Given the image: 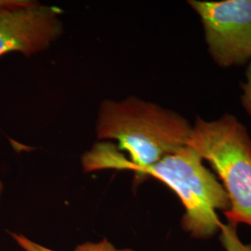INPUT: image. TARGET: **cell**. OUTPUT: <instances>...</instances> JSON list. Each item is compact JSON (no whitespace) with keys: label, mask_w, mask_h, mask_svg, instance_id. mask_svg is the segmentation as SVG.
I'll use <instances>...</instances> for the list:
<instances>
[{"label":"cell","mask_w":251,"mask_h":251,"mask_svg":"<svg viewBox=\"0 0 251 251\" xmlns=\"http://www.w3.org/2000/svg\"><path fill=\"white\" fill-rule=\"evenodd\" d=\"M11 237L15 240L24 251H55L41 246L27 238L21 233H10ZM74 251H133L129 249H117L107 239H102L99 242H86L78 245Z\"/></svg>","instance_id":"8992f818"},{"label":"cell","mask_w":251,"mask_h":251,"mask_svg":"<svg viewBox=\"0 0 251 251\" xmlns=\"http://www.w3.org/2000/svg\"><path fill=\"white\" fill-rule=\"evenodd\" d=\"M246 75H247V83L244 84L242 87L244 90L242 102L244 107L251 117V59Z\"/></svg>","instance_id":"ba28073f"},{"label":"cell","mask_w":251,"mask_h":251,"mask_svg":"<svg viewBox=\"0 0 251 251\" xmlns=\"http://www.w3.org/2000/svg\"><path fill=\"white\" fill-rule=\"evenodd\" d=\"M63 10L29 0H0V57L47 50L63 33Z\"/></svg>","instance_id":"277c9868"},{"label":"cell","mask_w":251,"mask_h":251,"mask_svg":"<svg viewBox=\"0 0 251 251\" xmlns=\"http://www.w3.org/2000/svg\"><path fill=\"white\" fill-rule=\"evenodd\" d=\"M235 225L222 224L220 229V240L225 251H251V244H244L240 240Z\"/></svg>","instance_id":"52a82bcc"},{"label":"cell","mask_w":251,"mask_h":251,"mask_svg":"<svg viewBox=\"0 0 251 251\" xmlns=\"http://www.w3.org/2000/svg\"><path fill=\"white\" fill-rule=\"evenodd\" d=\"M203 23L208 50L223 67L251 59V0L189 1Z\"/></svg>","instance_id":"5b68a950"},{"label":"cell","mask_w":251,"mask_h":251,"mask_svg":"<svg viewBox=\"0 0 251 251\" xmlns=\"http://www.w3.org/2000/svg\"><path fill=\"white\" fill-rule=\"evenodd\" d=\"M188 144L208 162L230 199L229 224L251 226V139L231 115L207 122L198 118Z\"/></svg>","instance_id":"3957f363"},{"label":"cell","mask_w":251,"mask_h":251,"mask_svg":"<svg viewBox=\"0 0 251 251\" xmlns=\"http://www.w3.org/2000/svg\"><path fill=\"white\" fill-rule=\"evenodd\" d=\"M3 191H4V183H3V181L0 179V200H1L2 195H3Z\"/></svg>","instance_id":"9c48e42d"},{"label":"cell","mask_w":251,"mask_h":251,"mask_svg":"<svg viewBox=\"0 0 251 251\" xmlns=\"http://www.w3.org/2000/svg\"><path fill=\"white\" fill-rule=\"evenodd\" d=\"M136 176L159 179L178 196L184 207L181 226L191 236L207 239L220 232L217 212L230 209L229 196L192 146L187 144Z\"/></svg>","instance_id":"7a4b0ae2"},{"label":"cell","mask_w":251,"mask_h":251,"mask_svg":"<svg viewBox=\"0 0 251 251\" xmlns=\"http://www.w3.org/2000/svg\"><path fill=\"white\" fill-rule=\"evenodd\" d=\"M95 130L99 140H114L117 146L97 144L84 154V170L131 171L137 175L186 146L193 126L174 111L127 97L101 101Z\"/></svg>","instance_id":"6da1fadb"}]
</instances>
